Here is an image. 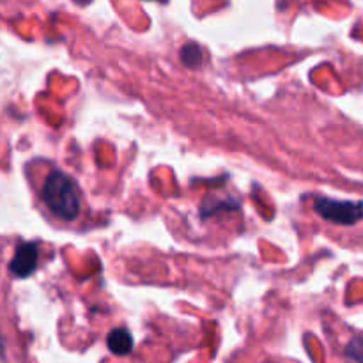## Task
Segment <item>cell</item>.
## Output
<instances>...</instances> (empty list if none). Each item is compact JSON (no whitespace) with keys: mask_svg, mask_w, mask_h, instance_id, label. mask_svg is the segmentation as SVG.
<instances>
[{"mask_svg":"<svg viewBox=\"0 0 363 363\" xmlns=\"http://www.w3.org/2000/svg\"><path fill=\"white\" fill-rule=\"evenodd\" d=\"M41 199L46 208L62 222H73L80 215V194L67 174L53 170L43 184Z\"/></svg>","mask_w":363,"mask_h":363,"instance_id":"cell-1","label":"cell"},{"mask_svg":"<svg viewBox=\"0 0 363 363\" xmlns=\"http://www.w3.org/2000/svg\"><path fill=\"white\" fill-rule=\"evenodd\" d=\"M314 209L319 216L337 225H354L363 220V202L360 201L314 197Z\"/></svg>","mask_w":363,"mask_h":363,"instance_id":"cell-2","label":"cell"},{"mask_svg":"<svg viewBox=\"0 0 363 363\" xmlns=\"http://www.w3.org/2000/svg\"><path fill=\"white\" fill-rule=\"evenodd\" d=\"M39 252L35 243H21L9 262V269L16 279H27L38 266Z\"/></svg>","mask_w":363,"mask_h":363,"instance_id":"cell-3","label":"cell"},{"mask_svg":"<svg viewBox=\"0 0 363 363\" xmlns=\"http://www.w3.org/2000/svg\"><path fill=\"white\" fill-rule=\"evenodd\" d=\"M106 346L117 357H126L133 351V337L126 328H116L106 337Z\"/></svg>","mask_w":363,"mask_h":363,"instance_id":"cell-4","label":"cell"},{"mask_svg":"<svg viewBox=\"0 0 363 363\" xmlns=\"http://www.w3.org/2000/svg\"><path fill=\"white\" fill-rule=\"evenodd\" d=\"M240 208V202L234 201V199H225V201H216L215 197L208 199V201L202 204V218L209 215H215L218 211H234V209Z\"/></svg>","mask_w":363,"mask_h":363,"instance_id":"cell-5","label":"cell"},{"mask_svg":"<svg viewBox=\"0 0 363 363\" xmlns=\"http://www.w3.org/2000/svg\"><path fill=\"white\" fill-rule=\"evenodd\" d=\"M181 60H183L184 66H188L190 69H195L202 64V48L195 43H188L181 48Z\"/></svg>","mask_w":363,"mask_h":363,"instance_id":"cell-6","label":"cell"},{"mask_svg":"<svg viewBox=\"0 0 363 363\" xmlns=\"http://www.w3.org/2000/svg\"><path fill=\"white\" fill-rule=\"evenodd\" d=\"M346 357L354 363H363V337H354L346 346Z\"/></svg>","mask_w":363,"mask_h":363,"instance_id":"cell-7","label":"cell"},{"mask_svg":"<svg viewBox=\"0 0 363 363\" xmlns=\"http://www.w3.org/2000/svg\"><path fill=\"white\" fill-rule=\"evenodd\" d=\"M160 2H167V0H160Z\"/></svg>","mask_w":363,"mask_h":363,"instance_id":"cell-8","label":"cell"}]
</instances>
